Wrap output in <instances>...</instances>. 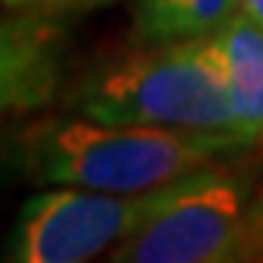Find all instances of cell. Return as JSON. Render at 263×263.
<instances>
[{
  "label": "cell",
  "instance_id": "4",
  "mask_svg": "<svg viewBox=\"0 0 263 263\" xmlns=\"http://www.w3.org/2000/svg\"><path fill=\"white\" fill-rule=\"evenodd\" d=\"M170 184L141 193L65 184L41 190L24 202L0 257L9 263H82L111 252L158 216Z\"/></svg>",
  "mask_w": 263,
  "mask_h": 263
},
{
  "label": "cell",
  "instance_id": "2",
  "mask_svg": "<svg viewBox=\"0 0 263 263\" xmlns=\"http://www.w3.org/2000/svg\"><path fill=\"white\" fill-rule=\"evenodd\" d=\"M70 105L111 126H170L254 146L237 126L226 67L211 35L114 50L85 70Z\"/></svg>",
  "mask_w": 263,
  "mask_h": 263
},
{
  "label": "cell",
  "instance_id": "1",
  "mask_svg": "<svg viewBox=\"0 0 263 263\" xmlns=\"http://www.w3.org/2000/svg\"><path fill=\"white\" fill-rule=\"evenodd\" d=\"M252 149L246 141L170 129L111 126L85 114L41 117L9 138L3 161L35 184L141 193Z\"/></svg>",
  "mask_w": 263,
  "mask_h": 263
},
{
  "label": "cell",
  "instance_id": "9",
  "mask_svg": "<svg viewBox=\"0 0 263 263\" xmlns=\"http://www.w3.org/2000/svg\"><path fill=\"white\" fill-rule=\"evenodd\" d=\"M240 6H243L254 21H260L263 24V0H240Z\"/></svg>",
  "mask_w": 263,
  "mask_h": 263
},
{
  "label": "cell",
  "instance_id": "8",
  "mask_svg": "<svg viewBox=\"0 0 263 263\" xmlns=\"http://www.w3.org/2000/svg\"><path fill=\"white\" fill-rule=\"evenodd\" d=\"M114 0H3L9 12H29V15H44V18H79L88 12L105 9Z\"/></svg>",
  "mask_w": 263,
  "mask_h": 263
},
{
  "label": "cell",
  "instance_id": "10",
  "mask_svg": "<svg viewBox=\"0 0 263 263\" xmlns=\"http://www.w3.org/2000/svg\"><path fill=\"white\" fill-rule=\"evenodd\" d=\"M0 3H3V0H0Z\"/></svg>",
  "mask_w": 263,
  "mask_h": 263
},
{
  "label": "cell",
  "instance_id": "6",
  "mask_svg": "<svg viewBox=\"0 0 263 263\" xmlns=\"http://www.w3.org/2000/svg\"><path fill=\"white\" fill-rule=\"evenodd\" d=\"M211 38L226 67L237 126L252 143H263V24L240 6Z\"/></svg>",
  "mask_w": 263,
  "mask_h": 263
},
{
  "label": "cell",
  "instance_id": "5",
  "mask_svg": "<svg viewBox=\"0 0 263 263\" xmlns=\"http://www.w3.org/2000/svg\"><path fill=\"white\" fill-rule=\"evenodd\" d=\"M67 41L65 18H0V117L53 103L67 73Z\"/></svg>",
  "mask_w": 263,
  "mask_h": 263
},
{
  "label": "cell",
  "instance_id": "3",
  "mask_svg": "<svg viewBox=\"0 0 263 263\" xmlns=\"http://www.w3.org/2000/svg\"><path fill=\"white\" fill-rule=\"evenodd\" d=\"M252 181L231 158L170 184L158 216L105 254L114 263H240L254 260Z\"/></svg>",
  "mask_w": 263,
  "mask_h": 263
},
{
  "label": "cell",
  "instance_id": "7",
  "mask_svg": "<svg viewBox=\"0 0 263 263\" xmlns=\"http://www.w3.org/2000/svg\"><path fill=\"white\" fill-rule=\"evenodd\" d=\"M240 12V0H135L141 41H181L214 35Z\"/></svg>",
  "mask_w": 263,
  "mask_h": 263
}]
</instances>
